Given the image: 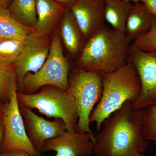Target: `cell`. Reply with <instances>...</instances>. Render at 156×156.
I'll list each match as a JSON object with an SVG mask.
<instances>
[{
    "mask_svg": "<svg viewBox=\"0 0 156 156\" xmlns=\"http://www.w3.org/2000/svg\"><path fill=\"white\" fill-rule=\"evenodd\" d=\"M3 110H4V105L2 101H0V116H3Z\"/></svg>",
    "mask_w": 156,
    "mask_h": 156,
    "instance_id": "29",
    "label": "cell"
},
{
    "mask_svg": "<svg viewBox=\"0 0 156 156\" xmlns=\"http://www.w3.org/2000/svg\"><path fill=\"white\" fill-rule=\"evenodd\" d=\"M70 66L63 54L60 34L56 31L51 39L49 55L42 67L35 73H27L23 82L22 93H36L45 86H52L63 90L69 88Z\"/></svg>",
    "mask_w": 156,
    "mask_h": 156,
    "instance_id": "5",
    "label": "cell"
},
{
    "mask_svg": "<svg viewBox=\"0 0 156 156\" xmlns=\"http://www.w3.org/2000/svg\"><path fill=\"white\" fill-rule=\"evenodd\" d=\"M103 76L101 72L76 67L71 73L68 90L76 104L78 120L77 132L95 136L90 127L89 118L94 105L102 95Z\"/></svg>",
    "mask_w": 156,
    "mask_h": 156,
    "instance_id": "6",
    "label": "cell"
},
{
    "mask_svg": "<svg viewBox=\"0 0 156 156\" xmlns=\"http://www.w3.org/2000/svg\"><path fill=\"white\" fill-rule=\"evenodd\" d=\"M128 62L134 66L141 83L139 97L131 102L132 108L141 110L156 105V50L144 52L131 48Z\"/></svg>",
    "mask_w": 156,
    "mask_h": 156,
    "instance_id": "8",
    "label": "cell"
},
{
    "mask_svg": "<svg viewBox=\"0 0 156 156\" xmlns=\"http://www.w3.org/2000/svg\"><path fill=\"white\" fill-rule=\"evenodd\" d=\"M105 20L112 27L125 33L126 20L133 4L124 0H104Z\"/></svg>",
    "mask_w": 156,
    "mask_h": 156,
    "instance_id": "16",
    "label": "cell"
},
{
    "mask_svg": "<svg viewBox=\"0 0 156 156\" xmlns=\"http://www.w3.org/2000/svg\"><path fill=\"white\" fill-rule=\"evenodd\" d=\"M14 156H30L28 154L22 151H14Z\"/></svg>",
    "mask_w": 156,
    "mask_h": 156,
    "instance_id": "27",
    "label": "cell"
},
{
    "mask_svg": "<svg viewBox=\"0 0 156 156\" xmlns=\"http://www.w3.org/2000/svg\"><path fill=\"white\" fill-rule=\"evenodd\" d=\"M154 15L144 3L133 5L126 20L125 34L131 42L147 33L151 27Z\"/></svg>",
    "mask_w": 156,
    "mask_h": 156,
    "instance_id": "13",
    "label": "cell"
},
{
    "mask_svg": "<svg viewBox=\"0 0 156 156\" xmlns=\"http://www.w3.org/2000/svg\"><path fill=\"white\" fill-rule=\"evenodd\" d=\"M132 43L125 33L105 25L87 39L77 67L101 73L115 71L128 62Z\"/></svg>",
    "mask_w": 156,
    "mask_h": 156,
    "instance_id": "2",
    "label": "cell"
},
{
    "mask_svg": "<svg viewBox=\"0 0 156 156\" xmlns=\"http://www.w3.org/2000/svg\"><path fill=\"white\" fill-rule=\"evenodd\" d=\"M144 3L152 14L156 16V0H140Z\"/></svg>",
    "mask_w": 156,
    "mask_h": 156,
    "instance_id": "23",
    "label": "cell"
},
{
    "mask_svg": "<svg viewBox=\"0 0 156 156\" xmlns=\"http://www.w3.org/2000/svg\"><path fill=\"white\" fill-rule=\"evenodd\" d=\"M141 112L144 136L147 141L156 143V105L143 108Z\"/></svg>",
    "mask_w": 156,
    "mask_h": 156,
    "instance_id": "21",
    "label": "cell"
},
{
    "mask_svg": "<svg viewBox=\"0 0 156 156\" xmlns=\"http://www.w3.org/2000/svg\"><path fill=\"white\" fill-rule=\"evenodd\" d=\"M12 0H0V5L8 8Z\"/></svg>",
    "mask_w": 156,
    "mask_h": 156,
    "instance_id": "26",
    "label": "cell"
},
{
    "mask_svg": "<svg viewBox=\"0 0 156 156\" xmlns=\"http://www.w3.org/2000/svg\"><path fill=\"white\" fill-rule=\"evenodd\" d=\"M34 30L18 22L8 8L0 5V39L24 38Z\"/></svg>",
    "mask_w": 156,
    "mask_h": 156,
    "instance_id": "17",
    "label": "cell"
},
{
    "mask_svg": "<svg viewBox=\"0 0 156 156\" xmlns=\"http://www.w3.org/2000/svg\"><path fill=\"white\" fill-rule=\"evenodd\" d=\"M26 37L21 39H0V62L14 65L22 51Z\"/></svg>",
    "mask_w": 156,
    "mask_h": 156,
    "instance_id": "20",
    "label": "cell"
},
{
    "mask_svg": "<svg viewBox=\"0 0 156 156\" xmlns=\"http://www.w3.org/2000/svg\"><path fill=\"white\" fill-rule=\"evenodd\" d=\"M103 89L100 100L89 118L90 123H96L98 133L102 123L124 104L135 101L141 92V83L134 66L127 62L119 69L110 73H101Z\"/></svg>",
    "mask_w": 156,
    "mask_h": 156,
    "instance_id": "3",
    "label": "cell"
},
{
    "mask_svg": "<svg viewBox=\"0 0 156 156\" xmlns=\"http://www.w3.org/2000/svg\"><path fill=\"white\" fill-rule=\"evenodd\" d=\"M20 109L31 142L41 152L47 140L66 131L65 124L61 119L48 121L36 114L31 109Z\"/></svg>",
    "mask_w": 156,
    "mask_h": 156,
    "instance_id": "11",
    "label": "cell"
},
{
    "mask_svg": "<svg viewBox=\"0 0 156 156\" xmlns=\"http://www.w3.org/2000/svg\"><path fill=\"white\" fill-rule=\"evenodd\" d=\"M40 89L39 92L31 94L17 92L20 107L37 109L48 118L61 119L65 124L66 131H76V104L69 91L52 86H44Z\"/></svg>",
    "mask_w": 156,
    "mask_h": 156,
    "instance_id": "4",
    "label": "cell"
},
{
    "mask_svg": "<svg viewBox=\"0 0 156 156\" xmlns=\"http://www.w3.org/2000/svg\"><path fill=\"white\" fill-rule=\"evenodd\" d=\"M131 101L103 121V128L95 136L96 156H146L149 144L142 131L141 110L132 108Z\"/></svg>",
    "mask_w": 156,
    "mask_h": 156,
    "instance_id": "1",
    "label": "cell"
},
{
    "mask_svg": "<svg viewBox=\"0 0 156 156\" xmlns=\"http://www.w3.org/2000/svg\"><path fill=\"white\" fill-rule=\"evenodd\" d=\"M66 9H70L77 0H54Z\"/></svg>",
    "mask_w": 156,
    "mask_h": 156,
    "instance_id": "24",
    "label": "cell"
},
{
    "mask_svg": "<svg viewBox=\"0 0 156 156\" xmlns=\"http://www.w3.org/2000/svg\"><path fill=\"white\" fill-rule=\"evenodd\" d=\"M5 129L3 122L2 116H0V146H2L4 137H5Z\"/></svg>",
    "mask_w": 156,
    "mask_h": 156,
    "instance_id": "25",
    "label": "cell"
},
{
    "mask_svg": "<svg viewBox=\"0 0 156 156\" xmlns=\"http://www.w3.org/2000/svg\"><path fill=\"white\" fill-rule=\"evenodd\" d=\"M131 47L144 52L156 50V16L154 15L150 30L132 43Z\"/></svg>",
    "mask_w": 156,
    "mask_h": 156,
    "instance_id": "22",
    "label": "cell"
},
{
    "mask_svg": "<svg viewBox=\"0 0 156 156\" xmlns=\"http://www.w3.org/2000/svg\"><path fill=\"white\" fill-rule=\"evenodd\" d=\"M8 9L22 25L34 28L37 22L36 0H12Z\"/></svg>",
    "mask_w": 156,
    "mask_h": 156,
    "instance_id": "18",
    "label": "cell"
},
{
    "mask_svg": "<svg viewBox=\"0 0 156 156\" xmlns=\"http://www.w3.org/2000/svg\"><path fill=\"white\" fill-rule=\"evenodd\" d=\"M17 73L14 65L0 62V101H9L12 90L17 87Z\"/></svg>",
    "mask_w": 156,
    "mask_h": 156,
    "instance_id": "19",
    "label": "cell"
},
{
    "mask_svg": "<svg viewBox=\"0 0 156 156\" xmlns=\"http://www.w3.org/2000/svg\"><path fill=\"white\" fill-rule=\"evenodd\" d=\"M59 34L70 55L76 56L80 48L82 39L84 38L70 9L65 11L60 20Z\"/></svg>",
    "mask_w": 156,
    "mask_h": 156,
    "instance_id": "15",
    "label": "cell"
},
{
    "mask_svg": "<svg viewBox=\"0 0 156 156\" xmlns=\"http://www.w3.org/2000/svg\"><path fill=\"white\" fill-rule=\"evenodd\" d=\"M95 142V136L89 133L66 131L47 140L42 152L54 151L55 156H92Z\"/></svg>",
    "mask_w": 156,
    "mask_h": 156,
    "instance_id": "10",
    "label": "cell"
},
{
    "mask_svg": "<svg viewBox=\"0 0 156 156\" xmlns=\"http://www.w3.org/2000/svg\"><path fill=\"white\" fill-rule=\"evenodd\" d=\"M124 1H127V2H134V4L140 2V0H124Z\"/></svg>",
    "mask_w": 156,
    "mask_h": 156,
    "instance_id": "30",
    "label": "cell"
},
{
    "mask_svg": "<svg viewBox=\"0 0 156 156\" xmlns=\"http://www.w3.org/2000/svg\"><path fill=\"white\" fill-rule=\"evenodd\" d=\"M36 10L37 22L34 30L40 34L48 35L66 9L54 0H36Z\"/></svg>",
    "mask_w": 156,
    "mask_h": 156,
    "instance_id": "14",
    "label": "cell"
},
{
    "mask_svg": "<svg viewBox=\"0 0 156 156\" xmlns=\"http://www.w3.org/2000/svg\"><path fill=\"white\" fill-rule=\"evenodd\" d=\"M51 40L48 35L34 31L27 36L22 51L14 63L17 73V92H22L23 82L27 73L37 72L48 58Z\"/></svg>",
    "mask_w": 156,
    "mask_h": 156,
    "instance_id": "9",
    "label": "cell"
},
{
    "mask_svg": "<svg viewBox=\"0 0 156 156\" xmlns=\"http://www.w3.org/2000/svg\"><path fill=\"white\" fill-rule=\"evenodd\" d=\"M17 87H14L10 99L4 105L3 122L5 134L2 147L3 152L22 151L30 156H41L34 147L26 127L17 99Z\"/></svg>",
    "mask_w": 156,
    "mask_h": 156,
    "instance_id": "7",
    "label": "cell"
},
{
    "mask_svg": "<svg viewBox=\"0 0 156 156\" xmlns=\"http://www.w3.org/2000/svg\"><path fill=\"white\" fill-rule=\"evenodd\" d=\"M84 39L105 25L104 0H77L70 9Z\"/></svg>",
    "mask_w": 156,
    "mask_h": 156,
    "instance_id": "12",
    "label": "cell"
},
{
    "mask_svg": "<svg viewBox=\"0 0 156 156\" xmlns=\"http://www.w3.org/2000/svg\"><path fill=\"white\" fill-rule=\"evenodd\" d=\"M0 156H14V151L8 152H3L0 154Z\"/></svg>",
    "mask_w": 156,
    "mask_h": 156,
    "instance_id": "28",
    "label": "cell"
}]
</instances>
